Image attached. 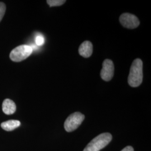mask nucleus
Masks as SVG:
<instances>
[{"mask_svg":"<svg viewBox=\"0 0 151 151\" xmlns=\"http://www.w3.org/2000/svg\"><path fill=\"white\" fill-rule=\"evenodd\" d=\"M128 83L133 87L140 86L143 81V62L140 59L133 61L128 76Z\"/></svg>","mask_w":151,"mask_h":151,"instance_id":"f257e3e1","label":"nucleus"},{"mask_svg":"<svg viewBox=\"0 0 151 151\" xmlns=\"http://www.w3.org/2000/svg\"><path fill=\"white\" fill-rule=\"evenodd\" d=\"M112 139V135L104 133L97 135L87 145L83 151H99L105 148Z\"/></svg>","mask_w":151,"mask_h":151,"instance_id":"f03ea898","label":"nucleus"},{"mask_svg":"<svg viewBox=\"0 0 151 151\" xmlns=\"http://www.w3.org/2000/svg\"><path fill=\"white\" fill-rule=\"evenodd\" d=\"M32 52V47L27 45H22L11 51L10 58L13 62H20L28 58Z\"/></svg>","mask_w":151,"mask_h":151,"instance_id":"7ed1b4c3","label":"nucleus"},{"mask_svg":"<svg viewBox=\"0 0 151 151\" xmlns=\"http://www.w3.org/2000/svg\"><path fill=\"white\" fill-rule=\"evenodd\" d=\"M85 119V115L81 113L76 112L70 114L65 121L64 127L67 132L77 129Z\"/></svg>","mask_w":151,"mask_h":151,"instance_id":"20e7f679","label":"nucleus"},{"mask_svg":"<svg viewBox=\"0 0 151 151\" xmlns=\"http://www.w3.org/2000/svg\"><path fill=\"white\" fill-rule=\"evenodd\" d=\"M119 20L123 27L130 29L138 27L140 24L137 17L129 13H124L122 14L120 16Z\"/></svg>","mask_w":151,"mask_h":151,"instance_id":"39448f33","label":"nucleus"},{"mask_svg":"<svg viewBox=\"0 0 151 151\" xmlns=\"http://www.w3.org/2000/svg\"><path fill=\"white\" fill-rule=\"evenodd\" d=\"M114 65L113 62L110 60H105L103 63V68L101 70L100 76L103 80L110 81L114 76Z\"/></svg>","mask_w":151,"mask_h":151,"instance_id":"423d86ee","label":"nucleus"},{"mask_svg":"<svg viewBox=\"0 0 151 151\" xmlns=\"http://www.w3.org/2000/svg\"><path fill=\"white\" fill-rule=\"evenodd\" d=\"M79 53L84 58L90 57L93 52V46L89 41H85L81 44L78 49Z\"/></svg>","mask_w":151,"mask_h":151,"instance_id":"0eeeda50","label":"nucleus"},{"mask_svg":"<svg viewBox=\"0 0 151 151\" xmlns=\"http://www.w3.org/2000/svg\"><path fill=\"white\" fill-rule=\"evenodd\" d=\"M15 103L9 99H5L2 103V110L6 115H12L16 111Z\"/></svg>","mask_w":151,"mask_h":151,"instance_id":"6e6552de","label":"nucleus"},{"mask_svg":"<svg viewBox=\"0 0 151 151\" xmlns=\"http://www.w3.org/2000/svg\"><path fill=\"white\" fill-rule=\"evenodd\" d=\"M20 122L17 120H10L1 124V128L6 131H12L20 125Z\"/></svg>","mask_w":151,"mask_h":151,"instance_id":"1a4fd4ad","label":"nucleus"},{"mask_svg":"<svg viewBox=\"0 0 151 151\" xmlns=\"http://www.w3.org/2000/svg\"><path fill=\"white\" fill-rule=\"evenodd\" d=\"M47 4L50 7L53 6H59L62 5L65 2V1L63 0H48L47 1Z\"/></svg>","mask_w":151,"mask_h":151,"instance_id":"9d476101","label":"nucleus"},{"mask_svg":"<svg viewBox=\"0 0 151 151\" xmlns=\"http://www.w3.org/2000/svg\"><path fill=\"white\" fill-rule=\"evenodd\" d=\"M5 4L2 2H0V22H1L2 19H3L4 16L5 15L6 12Z\"/></svg>","mask_w":151,"mask_h":151,"instance_id":"9b49d317","label":"nucleus"},{"mask_svg":"<svg viewBox=\"0 0 151 151\" xmlns=\"http://www.w3.org/2000/svg\"><path fill=\"white\" fill-rule=\"evenodd\" d=\"M44 42H45V40H44V38L43 36L38 35L36 37L35 43L38 46H41V45H43Z\"/></svg>","mask_w":151,"mask_h":151,"instance_id":"f8f14e48","label":"nucleus"},{"mask_svg":"<svg viewBox=\"0 0 151 151\" xmlns=\"http://www.w3.org/2000/svg\"><path fill=\"white\" fill-rule=\"evenodd\" d=\"M121 151H134V149L131 146H127L126 147H125L124 149L122 150Z\"/></svg>","mask_w":151,"mask_h":151,"instance_id":"ddd939ff","label":"nucleus"}]
</instances>
